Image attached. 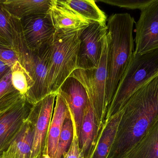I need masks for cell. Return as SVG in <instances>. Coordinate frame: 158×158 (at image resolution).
I'll return each instance as SVG.
<instances>
[{"label":"cell","instance_id":"5bb4252c","mask_svg":"<svg viewBox=\"0 0 158 158\" xmlns=\"http://www.w3.org/2000/svg\"><path fill=\"white\" fill-rule=\"evenodd\" d=\"M49 13L55 31H77L83 29L92 21L83 18L72 10L64 6L58 0H53Z\"/></svg>","mask_w":158,"mask_h":158},{"label":"cell","instance_id":"7402d4cb","mask_svg":"<svg viewBox=\"0 0 158 158\" xmlns=\"http://www.w3.org/2000/svg\"><path fill=\"white\" fill-rule=\"evenodd\" d=\"M11 75L13 86L26 100L30 91L34 86V81L19 61L16 62L11 67Z\"/></svg>","mask_w":158,"mask_h":158},{"label":"cell","instance_id":"7a4b0ae2","mask_svg":"<svg viewBox=\"0 0 158 158\" xmlns=\"http://www.w3.org/2000/svg\"><path fill=\"white\" fill-rule=\"evenodd\" d=\"M135 21L128 13L113 14L107 24V80L106 100L110 105L118 84L134 52L133 32Z\"/></svg>","mask_w":158,"mask_h":158},{"label":"cell","instance_id":"30bf717a","mask_svg":"<svg viewBox=\"0 0 158 158\" xmlns=\"http://www.w3.org/2000/svg\"><path fill=\"white\" fill-rule=\"evenodd\" d=\"M134 52L144 54L158 49V0L141 10L136 22Z\"/></svg>","mask_w":158,"mask_h":158},{"label":"cell","instance_id":"cb8c5ba5","mask_svg":"<svg viewBox=\"0 0 158 158\" xmlns=\"http://www.w3.org/2000/svg\"><path fill=\"white\" fill-rule=\"evenodd\" d=\"M74 133V127L73 122L70 117V115L65 120L62 132L60 134L57 147L55 158H62L65 153L66 152L67 149L69 147Z\"/></svg>","mask_w":158,"mask_h":158},{"label":"cell","instance_id":"ba28073f","mask_svg":"<svg viewBox=\"0 0 158 158\" xmlns=\"http://www.w3.org/2000/svg\"><path fill=\"white\" fill-rule=\"evenodd\" d=\"M56 94L52 93L47 95L33 105L31 109L28 118L34 126V136L30 158H40L45 150Z\"/></svg>","mask_w":158,"mask_h":158},{"label":"cell","instance_id":"2e32d148","mask_svg":"<svg viewBox=\"0 0 158 158\" xmlns=\"http://www.w3.org/2000/svg\"><path fill=\"white\" fill-rule=\"evenodd\" d=\"M33 136L34 126L27 117L18 134L0 158H30Z\"/></svg>","mask_w":158,"mask_h":158},{"label":"cell","instance_id":"277c9868","mask_svg":"<svg viewBox=\"0 0 158 158\" xmlns=\"http://www.w3.org/2000/svg\"><path fill=\"white\" fill-rule=\"evenodd\" d=\"M157 75L158 49L144 54L134 52L110 103V112H119L135 92Z\"/></svg>","mask_w":158,"mask_h":158},{"label":"cell","instance_id":"8fae6325","mask_svg":"<svg viewBox=\"0 0 158 158\" xmlns=\"http://www.w3.org/2000/svg\"><path fill=\"white\" fill-rule=\"evenodd\" d=\"M32 107L21 99L0 113V157L22 129Z\"/></svg>","mask_w":158,"mask_h":158},{"label":"cell","instance_id":"8992f818","mask_svg":"<svg viewBox=\"0 0 158 158\" xmlns=\"http://www.w3.org/2000/svg\"><path fill=\"white\" fill-rule=\"evenodd\" d=\"M108 40H104L103 51L100 61L96 68L77 69L70 77L76 78L85 88L88 100L94 111L97 122L101 119L107 105L106 100V89L107 80Z\"/></svg>","mask_w":158,"mask_h":158},{"label":"cell","instance_id":"484cf974","mask_svg":"<svg viewBox=\"0 0 158 158\" xmlns=\"http://www.w3.org/2000/svg\"><path fill=\"white\" fill-rule=\"evenodd\" d=\"M0 60L12 67L17 61L19 57L15 49L0 45Z\"/></svg>","mask_w":158,"mask_h":158},{"label":"cell","instance_id":"9c48e42d","mask_svg":"<svg viewBox=\"0 0 158 158\" xmlns=\"http://www.w3.org/2000/svg\"><path fill=\"white\" fill-rule=\"evenodd\" d=\"M20 20L23 38L29 49L37 51L52 45L55 29L49 12L28 16Z\"/></svg>","mask_w":158,"mask_h":158},{"label":"cell","instance_id":"4316f807","mask_svg":"<svg viewBox=\"0 0 158 158\" xmlns=\"http://www.w3.org/2000/svg\"><path fill=\"white\" fill-rule=\"evenodd\" d=\"M64 158H84L83 154L79 147L78 137L74 130L72 143L68 151L64 155Z\"/></svg>","mask_w":158,"mask_h":158},{"label":"cell","instance_id":"5b68a950","mask_svg":"<svg viewBox=\"0 0 158 158\" xmlns=\"http://www.w3.org/2000/svg\"><path fill=\"white\" fill-rule=\"evenodd\" d=\"M14 45L18 55L19 61L34 81V86L26 99L27 102L33 105L48 95L46 80L51 45L37 51L29 49L23 38L20 20L16 18Z\"/></svg>","mask_w":158,"mask_h":158},{"label":"cell","instance_id":"83f0119b","mask_svg":"<svg viewBox=\"0 0 158 158\" xmlns=\"http://www.w3.org/2000/svg\"><path fill=\"white\" fill-rule=\"evenodd\" d=\"M11 67L0 60V81L11 70Z\"/></svg>","mask_w":158,"mask_h":158},{"label":"cell","instance_id":"4fadbf2b","mask_svg":"<svg viewBox=\"0 0 158 158\" xmlns=\"http://www.w3.org/2000/svg\"><path fill=\"white\" fill-rule=\"evenodd\" d=\"M70 115L64 97L57 92L53 114L49 126L46 139L45 151L52 158H55L57 143L65 120Z\"/></svg>","mask_w":158,"mask_h":158},{"label":"cell","instance_id":"9a60e30c","mask_svg":"<svg viewBox=\"0 0 158 158\" xmlns=\"http://www.w3.org/2000/svg\"><path fill=\"white\" fill-rule=\"evenodd\" d=\"M53 0H1L5 8L19 20L28 16L47 14Z\"/></svg>","mask_w":158,"mask_h":158},{"label":"cell","instance_id":"7c38bea8","mask_svg":"<svg viewBox=\"0 0 158 158\" xmlns=\"http://www.w3.org/2000/svg\"><path fill=\"white\" fill-rule=\"evenodd\" d=\"M58 92L67 103L74 130L79 138L85 109L88 102L85 88L76 78L69 77Z\"/></svg>","mask_w":158,"mask_h":158},{"label":"cell","instance_id":"6da1fadb","mask_svg":"<svg viewBox=\"0 0 158 158\" xmlns=\"http://www.w3.org/2000/svg\"><path fill=\"white\" fill-rule=\"evenodd\" d=\"M121 109L111 149L115 158L124 157L158 119V75L135 92Z\"/></svg>","mask_w":158,"mask_h":158},{"label":"cell","instance_id":"f1b7e54d","mask_svg":"<svg viewBox=\"0 0 158 158\" xmlns=\"http://www.w3.org/2000/svg\"><path fill=\"white\" fill-rule=\"evenodd\" d=\"M42 158H51V157L50 156H49V155H48V154H47V153H46V152H45V153H44V154L42 156Z\"/></svg>","mask_w":158,"mask_h":158},{"label":"cell","instance_id":"d6986e66","mask_svg":"<svg viewBox=\"0 0 158 158\" xmlns=\"http://www.w3.org/2000/svg\"><path fill=\"white\" fill-rule=\"evenodd\" d=\"M96 121L94 111L88 100L85 109L79 136L81 142V149L83 154L88 150L93 143L95 133Z\"/></svg>","mask_w":158,"mask_h":158},{"label":"cell","instance_id":"3957f363","mask_svg":"<svg viewBox=\"0 0 158 158\" xmlns=\"http://www.w3.org/2000/svg\"><path fill=\"white\" fill-rule=\"evenodd\" d=\"M81 30L55 31L46 80L48 94L57 93L65 81L78 69Z\"/></svg>","mask_w":158,"mask_h":158},{"label":"cell","instance_id":"603a6c76","mask_svg":"<svg viewBox=\"0 0 158 158\" xmlns=\"http://www.w3.org/2000/svg\"><path fill=\"white\" fill-rule=\"evenodd\" d=\"M109 126L105 131L97 149V158H106L109 150H111L115 141L119 125L123 115L122 110L114 114Z\"/></svg>","mask_w":158,"mask_h":158},{"label":"cell","instance_id":"ac0fdd59","mask_svg":"<svg viewBox=\"0 0 158 158\" xmlns=\"http://www.w3.org/2000/svg\"><path fill=\"white\" fill-rule=\"evenodd\" d=\"M61 4L69 8L85 19L92 22H106V16L93 0H58Z\"/></svg>","mask_w":158,"mask_h":158},{"label":"cell","instance_id":"44dd1931","mask_svg":"<svg viewBox=\"0 0 158 158\" xmlns=\"http://www.w3.org/2000/svg\"><path fill=\"white\" fill-rule=\"evenodd\" d=\"M21 99H25L12 84L11 69L0 81V113Z\"/></svg>","mask_w":158,"mask_h":158},{"label":"cell","instance_id":"e0dca14e","mask_svg":"<svg viewBox=\"0 0 158 158\" xmlns=\"http://www.w3.org/2000/svg\"><path fill=\"white\" fill-rule=\"evenodd\" d=\"M123 158H158V119Z\"/></svg>","mask_w":158,"mask_h":158},{"label":"cell","instance_id":"d4e9b609","mask_svg":"<svg viewBox=\"0 0 158 158\" xmlns=\"http://www.w3.org/2000/svg\"><path fill=\"white\" fill-rule=\"evenodd\" d=\"M108 4L129 9L142 10L152 3L154 0H97Z\"/></svg>","mask_w":158,"mask_h":158},{"label":"cell","instance_id":"52a82bcc","mask_svg":"<svg viewBox=\"0 0 158 158\" xmlns=\"http://www.w3.org/2000/svg\"><path fill=\"white\" fill-rule=\"evenodd\" d=\"M106 22H92L80 32L78 69H91L98 66L107 34Z\"/></svg>","mask_w":158,"mask_h":158},{"label":"cell","instance_id":"ffe728a7","mask_svg":"<svg viewBox=\"0 0 158 158\" xmlns=\"http://www.w3.org/2000/svg\"><path fill=\"white\" fill-rule=\"evenodd\" d=\"M15 18L1 2L0 0V45L15 49Z\"/></svg>","mask_w":158,"mask_h":158}]
</instances>
